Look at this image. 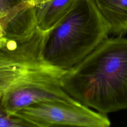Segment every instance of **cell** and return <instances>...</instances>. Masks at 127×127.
<instances>
[{
	"label": "cell",
	"mask_w": 127,
	"mask_h": 127,
	"mask_svg": "<svg viewBox=\"0 0 127 127\" xmlns=\"http://www.w3.org/2000/svg\"><path fill=\"white\" fill-rule=\"evenodd\" d=\"M0 39V100L9 117L33 103L45 101L75 103L78 101L64 89L67 69L45 56L48 32L37 23L6 27Z\"/></svg>",
	"instance_id": "cell-1"
},
{
	"label": "cell",
	"mask_w": 127,
	"mask_h": 127,
	"mask_svg": "<svg viewBox=\"0 0 127 127\" xmlns=\"http://www.w3.org/2000/svg\"><path fill=\"white\" fill-rule=\"evenodd\" d=\"M62 84L69 95L100 113L127 109V39H106L67 69Z\"/></svg>",
	"instance_id": "cell-2"
},
{
	"label": "cell",
	"mask_w": 127,
	"mask_h": 127,
	"mask_svg": "<svg viewBox=\"0 0 127 127\" xmlns=\"http://www.w3.org/2000/svg\"><path fill=\"white\" fill-rule=\"evenodd\" d=\"M111 27L94 0H74L67 14L48 31L45 56L52 64L68 69L108 38Z\"/></svg>",
	"instance_id": "cell-3"
},
{
	"label": "cell",
	"mask_w": 127,
	"mask_h": 127,
	"mask_svg": "<svg viewBox=\"0 0 127 127\" xmlns=\"http://www.w3.org/2000/svg\"><path fill=\"white\" fill-rule=\"evenodd\" d=\"M11 117L24 121L28 127H108L111 125L107 114L93 111L79 101L70 104L40 101L20 109Z\"/></svg>",
	"instance_id": "cell-4"
},
{
	"label": "cell",
	"mask_w": 127,
	"mask_h": 127,
	"mask_svg": "<svg viewBox=\"0 0 127 127\" xmlns=\"http://www.w3.org/2000/svg\"><path fill=\"white\" fill-rule=\"evenodd\" d=\"M111 27V34L122 37L127 33V0H94Z\"/></svg>",
	"instance_id": "cell-5"
},
{
	"label": "cell",
	"mask_w": 127,
	"mask_h": 127,
	"mask_svg": "<svg viewBox=\"0 0 127 127\" xmlns=\"http://www.w3.org/2000/svg\"><path fill=\"white\" fill-rule=\"evenodd\" d=\"M74 0H50L35 6L38 27L42 31L52 30L67 14Z\"/></svg>",
	"instance_id": "cell-6"
},
{
	"label": "cell",
	"mask_w": 127,
	"mask_h": 127,
	"mask_svg": "<svg viewBox=\"0 0 127 127\" xmlns=\"http://www.w3.org/2000/svg\"><path fill=\"white\" fill-rule=\"evenodd\" d=\"M28 127L23 120L16 117H9L2 107L0 100V127Z\"/></svg>",
	"instance_id": "cell-7"
},
{
	"label": "cell",
	"mask_w": 127,
	"mask_h": 127,
	"mask_svg": "<svg viewBox=\"0 0 127 127\" xmlns=\"http://www.w3.org/2000/svg\"><path fill=\"white\" fill-rule=\"evenodd\" d=\"M20 1L36 6L40 4L43 3L50 0H19Z\"/></svg>",
	"instance_id": "cell-8"
}]
</instances>
